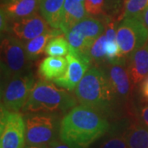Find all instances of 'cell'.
Returning <instances> with one entry per match:
<instances>
[{"label": "cell", "instance_id": "26", "mask_svg": "<svg viewBox=\"0 0 148 148\" xmlns=\"http://www.w3.org/2000/svg\"><path fill=\"white\" fill-rule=\"evenodd\" d=\"M115 26L116 24L114 21H110L105 28V35L107 38V40H116L117 29L115 28Z\"/></svg>", "mask_w": 148, "mask_h": 148}, {"label": "cell", "instance_id": "10", "mask_svg": "<svg viewBox=\"0 0 148 148\" xmlns=\"http://www.w3.org/2000/svg\"><path fill=\"white\" fill-rule=\"evenodd\" d=\"M66 58L68 61L66 73L61 77L53 80L52 82L65 90L72 91L77 87L89 69L91 58L90 55L80 53L73 48L67 54Z\"/></svg>", "mask_w": 148, "mask_h": 148}, {"label": "cell", "instance_id": "16", "mask_svg": "<svg viewBox=\"0 0 148 148\" xmlns=\"http://www.w3.org/2000/svg\"><path fill=\"white\" fill-rule=\"evenodd\" d=\"M64 2L65 0H40V14L53 29L61 30Z\"/></svg>", "mask_w": 148, "mask_h": 148}, {"label": "cell", "instance_id": "29", "mask_svg": "<svg viewBox=\"0 0 148 148\" xmlns=\"http://www.w3.org/2000/svg\"><path fill=\"white\" fill-rule=\"evenodd\" d=\"M49 148H70L64 143H63L61 140L58 141V140H54L51 143H49Z\"/></svg>", "mask_w": 148, "mask_h": 148}, {"label": "cell", "instance_id": "31", "mask_svg": "<svg viewBox=\"0 0 148 148\" xmlns=\"http://www.w3.org/2000/svg\"><path fill=\"white\" fill-rule=\"evenodd\" d=\"M24 148H49V144H42V145H26Z\"/></svg>", "mask_w": 148, "mask_h": 148}, {"label": "cell", "instance_id": "19", "mask_svg": "<svg viewBox=\"0 0 148 148\" xmlns=\"http://www.w3.org/2000/svg\"><path fill=\"white\" fill-rule=\"evenodd\" d=\"M128 148H148V127L132 124L123 133Z\"/></svg>", "mask_w": 148, "mask_h": 148}, {"label": "cell", "instance_id": "9", "mask_svg": "<svg viewBox=\"0 0 148 148\" xmlns=\"http://www.w3.org/2000/svg\"><path fill=\"white\" fill-rule=\"evenodd\" d=\"M116 41L122 56L129 55L148 42V29L139 18H124L117 28Z\"/></svg>", "mask_w": 148, "mask_h": 148}, {"label": "cell", "instance_id": "18", "mask_svg": "<svg viewBox=\"0 0 148 148\" xmlns=\"http://www.w3.org/2000/svg\"><path fill=\"white\" fill-rule=\"evenodd\" d=\"M64 34L60 29H51L46 33L32 39L25 44L27 58L30 61L36 59L45 50L48 43L54 37Z\"/></svg>", "mask_w": 148, "mask_h": 148}, {"label": "cell", "instance_id": "6", "mask_svg": "<svg viewBox=\"0 0 148 148\" xmlns=\"http://www.w3.org/2000/svg\"><path fill=\"white\" fill-rule=\"evenodd\" d=\"M35 83V77L29 71L1 85V106L10 111L22 110L30 97Z\"/></svg>", "mask_w": 148, "mask_h": 148}, {"label": "cell", "instance_id": "7", "mask_svg": "<svg viewBox=\"0 0 148 148\" xmlns=\"http://www.w3.org/2000/svg\"><path fill=\"white\" fill-rule=\"evenodd\" d=\"M26 144L25 118L1 106L0 148H24Z\"/></svg>", "mask_w": 148, "mask_h": 148}, {"label": "cell", "instance_id": "12", "mask_svg": "<svg viewBox=\"0 0 148 148\" xmlns=\"http://www.w3.org/2000/svg\"><path fill=\"white\" fill-rule=\"evenodd\" d=\"M108 77L115 96L121 100H127L131 95V78L123 59L115 64H111Z\"/></svg>", "mask_w": 148, "mask_h": 148}, {"label": "cell", "instance_id": "2", "mask_svg": "<svg viewBox=\"0 0 148 148\" xmlns=\"http://www.w3.org/2000/svg\"><path fill=\"white\" fill-rule=\"evenodd\" d=\"M75 95L81 105L101 112L110 110L115 101L108 75L97 67L86 71L75 89Z\"/></svg>", "mask_w": 148, "mask_h": 148}, {"label": "cell", "instance_id": "27", "mask_svg": "<svg viewBox=\"0 0 148 148\" xmlns=\"http://www.w3.org/2000/svg\"><path fill=\"white\" fill-rule=\"evenodd\" d=\"M0 27H1V32H5L8 31V19L5 15L4 12L1 9V15H0Z\"/></svg>", "mask_w": 148, "mask_h": 148}, {"label": "cell", "instance_id": "15", "mask_svg": "<svg viewBox=\"0 0 148 148\" xmlns=\"http://www.w3.org/2000/svg\"><path fill=\"white\" fill-rule=\"evenodd\" d=\"M86 13L83 2L80 0H65L61 30L66 34L77 23L86 17Z\"/></svg>", "mask_w": 148, "mask_h": 148}, {"label": "cell", "instance_id": "21", "mask_svg": "<svg viewBox=\"0 0 148 148\" xmlns=\"http://www.w3.org/2000/svg\"><path fill=\"white\" fill-rule=\"evenodd\" d=\"M148 6V0H127L125 3L123 18H138Z\"/></svg>", "mask_w": 148, "mask_h": 148}, {"label": "cell", "instance_id": "14", "mask_svg": "<svg viewBox=\"0 0 148 148\" xmlns=\"http://www.w3.org/2000/svg\"><path fill=\"white\" fill-rule=\"evenodd\" d=\"M40 0H7L2 5L8 21H16L32 16L40 10Z\"/></svg>", "mask_w": 148, "mask_h": 148}, {"label": "cell", "instance_id": "17", "mask_svg": "<svg viewBox=\"0 0 148 148\" xmlns=\"http://www.w3.org/2000/svg\"><path fill=\"white\" fill-rule=\"evenodd\" d=\"M68 67L67 58L64 57H47L39 66V74L45 80L53 81L64 76Z\"/></svg>", "mask_w": 148, "mask_h": 148}, {"label": "cell", "instance_id": "30", "mask_svg": "<svg viewBox=\"0 0 148 148\" xmlns=\"http://www.w3.org/2000/svg\"><path fill=\"white\" fill-rule=\"evenodd\" d=\"M138 18L144 24V26L148 29V6L146 8V9L143 11V12Z\"/></svg>", "mask_w": 148, "mask_h": 148}, {"label": "cell", "instance_id": "4", "mask_svg": "<svg viewBox=\"0 0 148 148\" xmlns=\"http://www.w3.org/2000/svg\"><path fill=\"white\" fill-rule=\"evenodd\" d=\"M30 62L23 41L12 36L3 37L1 43V85L29 72Z\"/></svg>", "mask_w": 148, "mask_h": 148}, {"label": "cell", "instance_id": "24", "mask_svg": "<svg viewBox=\"0 0 148 148\" xmlns=\"http://www.w3.org/2000/svg\"><path fill=\"white\" fill-rule=\"evenodd\" d=\"M85 9L90 15H99L103 11L104 0H84Z\"/></svg>", "mask_w": 148, "mask_h": 148}, {"label": "cell", "instance_id": "28", "mask_svg": "<svg viewBox=\"0 0 148 148\" xmlns=\"http://www.w3.org/2000/svg\"><path fill=\"white\" fill-rule=\"evenodd\" d=\"M141 93L146 100H148V76L142 82Z\"/></svg>", "mask_w": 148, "mask_h": 148}, {"label": "cell", "instance_id": "32", "mask_svg": "<svg viewBox=\"0 0 148 148\" xmlns=\"http://www.w3.org/2000/svg\"><path fill=\"white\" fill-rule=\"evenodd\" d=\"M80 1H82V2H83V3H84V0H80Z\"/></svg>", "mask_w": 148, "mask_h": 148}, {"label": "cell", "instance_id": "11", "mask_svg": "<svg viewBox=\"0 0 148 148\" xmlns=\"http://www.w3.org/2000/svg\"><path fill=\"white\" fill-rule=\"evenodd\" d=\"M49 27L45 19L37 12L32 16L12 21L11 29L14 36L21 41H29L50 31Z\"/></svg>", "mask_w": 148, "mask_h": 148}, {"label": "cell", "instance_id": "5", "mask_svg": "<svg viewBox=\"0 0 148 148\" xmlns=\"http://www.w3.org/2000/svg\"><path fill=\"white\" fill-rule=\"evenodd\" d=\"M27 145L49 144L55 140L60 123L53 113H31L25 117Z\"/></svg>", "mask_w": 148, "mask_h": 148}, {"label": "cell", "instance_id": "13", "mask_svg": "<svg viewBox=\"0 0 148 148\" xmlns=\"http://www.w3.org/2000/svg\"><path fill=\"white\" fill-rule=\"evenodd\" d=\"M127 71L133 85L142 82L148 76V42L128 55Z\"/></svg>", "mask_w": 148, "mask_h": 148}, {"label": "cell", "instance_id": "25", "mask_svg": "<svg viewBox=\"0 0 148 148\" xmlns=\"http://www.w3.org/2000/svg\"><path fill=\"white\" fill-rule=\"evenodd\" d=\"M138 116L141 123L148 127V100L138 108Z\"/></svg>", "mask_w": 148, "mask_h": 148}, {"label": "cell", "instance_id": "3", "mask_svg": "<svg viewBox=\"0 0 148 148\" xmlns=\"http://www.w3.org/2000/svg\"><path fill=\"white\" fill-rule=\"evenodd\" d=\"M77 100L67 90L47 80L36 82L22 111L27 113L65 112L76 106Z\"/></svg>", "mask_w": 148, "mask_h": 148}, {"label": "cell", "instance_id": "1", "mask_svg": "<svg viewBox=\"0 0 148 148\" xmlns=\"http://www.w3.org/2000/svg\"><path fill=\"white\" fill-rule=\"evenodd\" d=\"M102 112L89 106H74L62 119L59 139L70 148H88L109 130Z\"/></svg>", "mask_w": 148, "mask_h": 148}, {"label": "cell", "instance_id": "8", "mask_svg": "<svg viewBox=\"0 0 148 148\" xmlns=\"http://www.w3.org/2000/svg\"><path fill=\"white\" fill-rule=\"evenodd\" d=\"M105 27L101 21L91 16H86L65 34L71 47L80 53L90 55V50L95 41L103 35Z\"/></svg>", "mask_w": 148, "mask_h": 148}, {"label": "cell", "instance_id": "22", "mask_svg": "<svg viewBox=\"0 0 148 148\" xmlns=\"http://www.w3.org/2000/svg\"><path fill=\"white\" fill-rule=\"evenodd\" d=\"M106 42L107 38L105 34L95 40L90 50V57L91 59L96 62H101L106 58Z\"/></svg>", "mask_w": 148, "mask_h": 148}, {"label": "cell", "instance_id": "23", "mask_svg": "<svg viewBox=\"0 0 148 148\" xmlns=\"http://www.w3.org/2000/svg\"><path fill=\"white\" fill-rule=\"evenodd\" d=\"M99 148H128L123 135H112L101 143Z\"/></svg>", "mask_w": 148, "mask_h": 148}, {"label": "cell", "instance_id": "20", "mask_svg": "<svg viewBox=\"0 0 148 148\" xmlns=\"http://www.w3.org/2000/svg\"><path fill=\"white\" fill-rule=\"evenodd\" d=\"M65 34H62L58 36L54 37L48 43L45 52L48 56L52 57H64L71 50V45L68 39H65Z\"/></svg>", "mask_w": 148, "mask_h": 148}]
</instances>
